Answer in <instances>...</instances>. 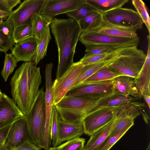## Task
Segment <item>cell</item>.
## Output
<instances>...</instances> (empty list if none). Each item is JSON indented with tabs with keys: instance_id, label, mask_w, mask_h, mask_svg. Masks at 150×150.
Masks as SVG:
<instances>
[{
	"instance_id": "cell-1",
	"label": "cell",
	"mask_w": 150,
	"mask_h": 150,
	"mask_svg": "<svg viewBox=\"0 0 150 150\" xmlns=\"http://www.w3.org/2000/svg\"><path fill=\"white\" fill-rule=\"evenodd\" d=\"M41 83L40 68L37 67L33 61L23 63L11 78L12 96L24 115L32 106Z\"/></svg>"
},
{
	"instance_id": "cell-2",
	"label": "cell",
	"mask_w": 150,
	"mask_h": 150,
	"mask_svg": "<svg viewBox=\"0 0 150 150\" xmlns=\"http://www.w3.org/2000/svg\"><path fill=\"white\" fill-rule=\"evenodd\" d=\"M50 25L58 50L57 79L74 63L75 48L81 31L77 22L71 18H54Z\"/></svg>"
},
{
	"instance_id": "cell-3",
	"label": "cell",
	"mask_w": 150,
	"mask_h": 150,
	"mask_svg": "<svg viewBox=\"0 0 150 150\" xmlns=\"http://www.w3.org/2000/svg\"><path fill=\"white\" fill-rule=\"evenodd\" d=\"M102 99L86 96H64L54 106L61 120L82 122L86 116L95 110Z\"/></svg>"
},
{
	"instance_id": "cell-4",
	"label": "cell",
	"mask_w": 150,
	"mask_h": 150,
	"mask_svg": "<svg viewBox=\"0 0 150 150\" xmlns=\"http://www.w3.org/2000/svg\"><path fill=\"white\" fill-rule=\"evenodd\" d=\"M137 46L124 48L118 55L108 65L110 69L122 75L135 78L141 70L146 57L144 51Z\"/></svg>"
},
{
	"instance_id": "cell-5",
	"label": "cell",
	"mask_w": 150,
	"mask_h": 150,
	"mask_svg": "<svg viewBox=\"0 0 150 150\" xmlns=\"http://www.w3.org/2000/svg\"><path fill=\"white\" fill-rule=\"evenodd\" d=\"M45 92L43 88L40 90L32 106L25 115L29 139L38 146L42 140L46 121Z\"/></svg>"
},
{
	"instance_id": "cell-6",
	"label": "cell",
	"mask_w": 150,
	"mask_h": 150,
	"mask_svg": "<svg viewBox=\"0 0 150 150\" xmlns=\"http://www.w3.org/2000/svg\"><path fill=\"white\" fill-rule=\"evenodd\" d=\"M83 67L79 61L74 63L62 75L54 81L52 86L54 105L59 103L74 86Z\"/></svg>"
},
{
	"instance_id": "cell-7",
	"label": "cell",
	"mask_w": 150,
	"mask_h": 150,
	"mask_svg": "<svg viewBox=\"0 0 150 150\" xmlns=\"http://www.w3.org/2000/svg\"><path fill=\"white\" fill-rule=\"evenodd\" d=\"M53 63L50 62L45 67V101L46 109V121L44 135L40 145L42 147L48 148L51 145V131L52 114L53 98L52 91L53 82L52 78Z\"/></svg>"
},
{
	"instance_id": "cell-8",
	"label": "cell",
	"mask_w": 150,
	"mask_h": 150,
	"mask_svg": "<svg viewBox=\"0 0 150 150\" xmlns=\"http://www.w3.org/2000/svg\"><path fill=\"white\" fill-rule=\"evenodd\" d=\"M112 80L81 83L71 88L64 96H86L96 98L108 97L113 93Z\"/></svg>"
},
{
	"instance_id": "cell-9",
	"label": "cell",
	"mask_w": 150,
	"mask_h": 150,
	"mask_svg": "<svg viewBox=\"0 0 150 150\" xmlns=\"http://www.w3.org/2000/svg\"><path fill=\"white\" fill-rule=\"evenodd\" d=\"M103 20L115 25L130 28L136 30L142 28L143 21L133 10L119 8L103 14Z\"/></svg>"
},
{
	"instance_id": "cell-10",
	"label": "cell",
	"mask_w": 150,
	"mask_h": 150,
	"mask_svg": "<svg viewBox=\"0 0 150 150\" xmlns=\"http://www.w3.org/2000/svg\"><path fill=\"white\" fill-rule=\"evenodd\" d=\"M117 108L97 106L82 121L84 134L91 136L114 119Z\"/></svg>"
},
{
	"instance_id": "cell-11",
	"label": "cell",
	"mask_w": 150,
	"mask_h": 150,
	"mask_svg": "<svg viewBox=\"0 0 150 150\" xmlns=\"http://www.w3.org/2000/svg\"><path fill=\"white\" fill-rule=\"evenodd\" d=\"M45 0H25L12 11L6 21L13 28L28 23L35 13H39Z\"/></svg>"
},
{
	"instance_id": "cell-12",
	"label": "cell",
	"mask_w": 150,
	"mask_h": 150,
	"mask_svg": "<svg viewBox=\"0 0 150 150\" xmlns=\"http://www.w3.org/2000/svg\"><path fill=\"white\" fill-rule=\"evenodd\" d=\"M79 40L85 46L127 45L137 46L139 41L138 37L135 38L117 37L93 32H81Z\"/></svg>"
},
{
	"instance_id": "cell-13",
	"label": "cell",
	"mask_w": 150,
	"mask_h": 150,
	"mask_svg": "<svg viewBox=\"0 0 150 150\" xmlns=\"http://www.w3.org/2000/svg\"><path fill=\"white\" fill-rule=\"evenodd\" d=\"M83 4V0H45L39 14L54 18L76 10Z\"/></svg>"
},
{
	"instance_id": "cell-14",
	"label": "cell",
	"mask_w": 150,
	"mask_h": 150,
	"mask_svg": "<svg viewBox=\"0 0 150 150\" xmlns=\"http://www.w3.org/2000/svg\"><path fill=\"white\" fill-rule=\"evenodd\" d=\"M24 117L14 100L3 93L0 99V128Z\"/></svg>"
},
{
	"instance_id": "cell-15",
	"label": "cell",
	"mask_w": 150,
	"mask_h": 150,
	"mask_svg": "<svg viewBox=\"0 0 150 150\" xmlns=\"http://www.w3.org/2000/svg\"><path fill=\"white\" fill-rule=\"evenodd\" d=\"M28 139V132L24 117L16 121L12 124L6 138L5 145L8 149L13 150Z\"/></svg>"
},
{
	"instance_id": "cell-16",
	"label": "cell",
	"mask_w": 150,
	"mask_h": 150,
	"mask_svg": "<svg viewBox=\"0 0 150 150\" xmlns=\"http://www.w3.org/2000/svg\"><path fill=\"white\" fill-rule=\"evenodd\" d=\"M83 134L82 122H70L60 120L59 124L57 146L64 142L80 137Z\"/></svg>"
},
{
	"instance_id": "cell-17",
	"label": "cell",
	"mask_w": 150,
	"mask_h": 150,
	"mask_svg": "<svg viewBox=\"0 0 150 150\" xmlns=\"http://www.w3.org/2000/svg\"><path fill=\"white\" fill-rule=\"evenodd\" d=\"M134 78L127 76H120L112 80L113 93L131 96L136 99L142 96L134 83Z\"/></svg>"
},
{
	"instance_id": "cell-18",
	"label": "cell",
	"mask_w": 150,
	"mask_h": 150,
	"mask_svg": "<svg viewBox=\"0 0 150 150\" xmlns=\"http://www.w3.org/2000/svg\"><path fill=\"white\" fill-rule=\"evenodd\" d=\"M148 48L146 57L143 67L134 79L135 85L142 95L150 96V37L147 35Z\"/></svg>"
},
{
	"instance_id": "cell-19",
	"label": "cell",
	"mask_w": 150,
	"mask_h": 150,
	"mask_svg": "<svg viewBox=\"0 0 150 150\" xmlns=\"http://www.w3.org/2000/svg\"><path fill=\"white\" fill-rule=\"evenodd\" d=\"M37 46L36 40L33 37L16 44L11 50V53L19 61H32Z\"/></svg>"
},
{
	"instance_id": "cell-20",
	"label": "cell",
	"mask_w": 150,
	"mask_h": 150,
	"mask_svg": "<svg viewBox=\"0 0 150 150\" xmlns=\"http://www.w3.org/2000/svg\"><path fill=\"white\" fill-rule=\"evenodd\" d=\"M136 31L132 28L115 25L103 21L98 29L83 32H93L117 37L135 38L138 37Z\"/></svg>"
},
{
	"instance_id": "cell-21",
	"label": "cell",
	"mask_w": 150,
	"mask_h": 150,
	"mask_svg": "<svg viewBox=\"0 0 150 150\" xmlns=\"http://www.w3.org/2000/svg\"><path fill=\"white\" fill-rule=\"evenodd\" d=\"M114 121V119L93 132L83 150H97L109 136Z\"/></svg>"
},
{
	"instance_id": "cell-22",
	"label": "cell",
	"mask_w": 150,
	"mask_h": 150,
	"mask_svg": "<svg viewBox=\"0 0 150 150\" xmlns=\"http://www.w3.org/2000/svg\"><path fill=\"white\" fill-rule=\"evenodd\" d=\"M97 12L102 14L114 9L122 7L128 0H83Z\"/></svg>"
},
{
	"instance_id": "cell-23",
	"label": "cell",
	"mask_w": 150,
	"mask_h": 150,
	"mask_svg": "<svg viewBox=\"0 0 150 150\" xmlns=\"http://www.w3.org/2000/svg\"><path fill=\"white\" fill-rule=\"evenodd\" d=\"M135 100L136 99L131 96L113 93L111 96L100 100L98 106L122 108L132 102Z\"/></svg>"
},
{
	"instance_id": "cell-24",
	"label": "cell",
	"mask_w": 150,
	"mask_h": 150,
	"mask_svg": "<svg viewBox=\"0 0 150 150\" xmlns=\"http://www.w3.org/2000/svg\"><path fill=\"white\" fill-rule=\"evenodd\" d=\"M54 18L35 13L31 18L33 37L39 40L44 30L50 25Z\"/></svg>"
},
{
	"instance_id": "cell-25",
	"label": "cell",
	"mask_w": 150,
	"mask_h": 150,
	"mask_svg": "<svg viewBox=\"0 0 150 150\" xmlns=\"http://www.w3.org/2000/svg\"><path fill=\"white\" fill-rule=\"evenodd\" d=\"M103 14L98 12L88 15L78 23L81 32L96 30L101 26L103 21Z\"/></svg>"
},
{
	"instance_id": "cell-26",
	"label": "cell",
	"mask_w": 150,
	"mask_h": 150,
	"mask_svg": "<svg viewBox=\"0 0 150 150\" xmlns=\"http://www.w3.org/2000/svg\"><path fill=\"white\" fill-rule=\"evenodd\" d=\"M118 55L111 59L84 65L83 68L77 78L74 86L82 83L98 70L108 65Z\"/></svg>"
},
{
	"instance_id": "cell-27",
	"label": "cell",
	"mask_w": 150,
	"mask_h": 150,
	"mask_svg": "<svg viewBox=\"0 0 150 150\" xmlns=\"http://www.w3.org/2000/svg\"><path fill=\"white\" fill-rule=\"evenodd\" d=\"M51 38L50 27H48L43 33L40 40H36V51L32 61L36 65L46 55L47 46Z\"/></svg>"
},
{
	"instance_id": "cell-28",
	"label": "cell",
	"mask_w": 150,
	"mask_h": 150,
	"mask_svg": "<svg viewBox=\"0 0 150 150\" xmlns=\"http://www.w3.org/2000/svg\"><path fill=\"white\" fill-rule=\"evenodd\" d=\"M120 76L125 75H122L114 71L107 65L98 70L82 83H89L110 80Z\"/></svg>"
},
{
	"instance_id": "cell-29",
	"label": "cell",
	"mask_w": 150,
	"mask_h": 150,
	"mask_svg": "<svg viewBox=\"0 0 150 150\" xmlns=\"http://www.w3.org/2000/svg\"><path fill=\"white\" fill-rule=\"evenodd\" d=\"M33 37L32 25L31 21L14 28L12 38L14 43H17Z\"/></svg>"
},
{
	"instance_id": "cell-30",
	"label": "cell",
	"mask_w": 150,
	"mask_h": 150,
	"mask_svg": "<svg viewBox=\"0 0 150 150\" xmlns=\"http://www.w3.org/2000/svg\"><path fill=\"white\" fill-rule=\"evenodd\" d=\"M85 46V54L88 55H91L112 52L124 47L134 46L117 45H89Z\"/></svg>"
},
{
	"instance_id": "cell-31",
	"label": "cell",
	"mask_w": 150,
	"mask_h": 150,
	"mask_svg": "<svg viewBox=\"0 0 150 150\" xmlns=\"http://www.w3.org/2000/svg\"><path fill=\"white\" fill-rule=\"evenodd\" d=\"M125 47L110 52L88 55L85 54L79 61L84 65L112 59L117 56Z\"/></svg>"
},
{
	"instance_id": "cell-32",
	"label": "cell",
	"mask_w": 150,
	"mask_h": 150,
	"mask_svg": "<svg viewBox=\"0 0 150 150\" xmlns=\"http://www.w3.org/2000/svg\"><path fill=\"white\" fill-rule=\"evenodd\" d=\"M86 139L79 137L67 141L54 147H50L49 150H82Z\"/></svg>"
},
{
	"instance_id": "cell-33",
	"label": "cell",
	"mask_w": 150,
	"mask_h": 150,
	"mask_svg": "<svg viewBox=\"0 0 150 150\" xmlns=\"http://www.w3.org/2000/svg\"><path fill=\"white\" fill-rule=\"evenodd\" d=\"M134 124V122H132L115 135L108 136L97 150H109Z\"/></svg>"
},
{
	"instance_id": "cell-34",
	"label": "cell",
	"mask_w": 150,
	"mask_h": 150,
	"mask_svg": "<svg viewBox=\"0 0 150 150\" xmlns=\"http://www.w3.org/2000/svg\"><path fill=\"white\" fill-rule=\"evenodd\" d=\"M18 62L12 54L5 53L4 66L1 72V75L5 81H6L9 75L13 72L17 66Z\"/></svg>"
},
{
	"instance_id": "cell-35",
	"label": "cell",
	"mask_w": 150,
	"mask_h": 150,
	"mask_svg": "<svg viewBox=\"0 0 150 150\" xmlns=\"http://www.w3.org/2000/svg\"><path fill=\"white\" fill-rule=\"evenodd\" d=\"M132 3L145 25L150 35V18L144 2L141 0H132Z\"/></svg>"
},
{
	"instance_id": "cell-36",
	"label": "cell",
	"mask_w": 150,
	"mask_h": 150,
	"mask_svg": "<svg viewBox=\"0 0 150 150\" xmlns=\"http://www.w3.org/2000/svg\"><path fill=\"white\" fill-rule=\"evenodd\" d=\"M83 3V4L81 6L76 10L66 13V14L78 22L86 16L97 12L87 4Z\"/></svg>"
},
{
	"instance_id": "cell-37",
	"label": "cell",
	"mask_w": 150,
	"mask_h": 150,
	"mask_svg": "<svg viewBox=\"0 0 150 150\" xmlns=\"http://www.w3.org/2000/svg\"><path fill=\"white\" fill-rule=\"evenodd\" d=\"M59 113L55 106L53 108L51 131V139L52 147L57 146L59 122L60 120Z\"/></svg>"
},
{
	"instance_id": "cell-38",
	"label": "cell",
	"mask_w": 150,
	"mask_h": 150,
	"mask_svg": "<svg viewBox=\"0 0 150 150\" xmlns=\"http://www.w3.org/2000/svg\"><path fill=\"white\" fill-rule=\"evenodd\" d=\"M14 45L12 39L6 38L0 31V51L6 53L9 50H11Z\"/></svg>"
},
{
	"instance_id": "cell-39",
	"label": "cell",
	"mask_w": 150,
	"mask_h": 150,
	"mask_svg": "<svg viewBox=\"0 0 150 150\" xmlns=\"http://www.w3.org/2000/svg\"><path fill=\"white\" fill-rule=\"evenodd\" d=\"M12 124L0 128V150H8L6 146L5 142Z\"/></svg>"
},
{
	"instance_id": "cell-40",
	"label": "cell",
	"mask_w": 150,
	"mask_h": 150,
	"mask_svg": "<svg viewBox=\"0 0 150 150\" xmlns=\"http://www.w3.org/2000/svg\"><path fill=\"white\" fill-rule=\"evenodd\" d=\"M14 28L12 27L6 21L0 23V31L6 38L12 39Z\"/></svg>"
},
{
	"instance_id": "cell-41",
	"label": "cell",
	"mask_w": 150,
	"mask_h": 150,
	"mask_svg": "<svg viewBox=\"0 0 150 150\" xmlns=\"http://www.w3.org/2000/svg\"><path fill=\"white\" fill-rule=\"evenodd\" d=\"M41 149L32 142L29 139H28L13 150H41Z\"/></svg>"
},
{
	"instance_id": "cell-42",
	"label": "cell",
	"mask_w": 150,
	"mask_h": 150,
	"mask_svg": "<svg viewBox=\"0 0 150 150\" xmlns=\"http://www.w3.org/2000/svg\"><path fill=\"white\" fill-rule=\"evenodd\" d=\"M4 9L11 12L13 8L18 4H21L20 0H0Z\"/></svg>"
},
{
	"instance_id": "cell-43",
	"label": "cell",
	"mask_w": 150,
	"mask_h": 150,
	"mask_svg": "<svg viewBox=\"0 0 150 150\" xmlns=\"http://www.w3.org/2000/svg\"><path fill=\"white\" fill-rule=\"evenodd\" d=\"M11 12L0 9V23L4 20H6Z\"/></svg>"
},
{
	"instance_id": "cell-44",
	"label": "cell",
	"mask_w": 150,
	"mask_h": 150,
	"mask_svg": "<svg viewBox=\"0 0 150 150\" xmlns=\"http://www.w3.org/2000/svg\"><path fill=\"white\" fill-rule=\"evenodd\" d=\"M142 97L144 98L146 102L148 107L150 109V96L143 95Z\"/></svg>"
},
{
	"instance_id": "cell-45",
	"label": "cell",
	"mask_w": 150,
	"mask_h": 150,
	"mask_svg": "<svg viewBox=\"0 0 150 150\" xmlns=\"http://www.w3.org/2000/svg\"><path fill=\"white\" fill-rule=\"evenodd\" d=\"M0 9L5 10L4 9L3 6H2V5L1 4V3L0 1ZM5 11H6V10H5Z\"/></svg>"
},
{
	"instance_id": "cell-46",
	"label": "cell",
	"mask_w": 150,
	"mask_h": 150,
	"mask_svg": "<svg viewBox=\"0 0 150 150\" xmlns=\"http://www.w3.org/2000/svg\"><path fill=\"white\" fill-rule=\"evenodd\" d=\"M150 143H149V145H148L146 150H150Z\"/></svg>"
},
{
	"instance_id": "cell-47",
	"label": "cell",
	"mask_w": 150,
	"mask_h": 150,
	"mask_svg": "<svg viewBox=\"0 0 150 150\" xmlns=\"http://www.w3.org/2000/svg\"><path fill=\"white\" fill-rule=\"evenodd\" d=\"M3 93L0 90V99L1 98V97L2 96V95Z\"/></svg>"
},
{
	"instance_id": "cell-48",
	"label": "cell",
	"mask_w": 150,
	"mask_h": 150,
	"mask_svg": "<svg viewBox=\"0 0 150 150\" xmlns=\"http://www.w3.org/2000/svg\"></svg>"
},
{
	"instance_id": "cell-49",
	"label": "cell",
	"mask_w": 150,
	"mask_h": 150,
	"mask_svg": "<svg viewBox=\"0 0 150 150\" xmlns=\"http://www.w3.org/2000/svg\"></svg>"
}]
</instances>
